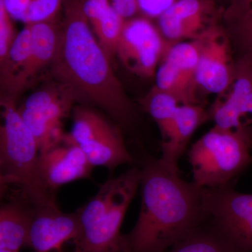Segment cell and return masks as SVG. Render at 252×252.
<instances>
[{"instance_id": "26", "label": "cell", "mask_w": 252, "mask_h": 252, "mask_svg": "<svg viewBox=\"0 0 252 252\" xmlns=\"http://www.w3.org/2000/svg\"><path fill=\"white\" fill-rule=\"evenodd\" d=\"M177 0H137L140 16L157 20Z\"/></svg>"}, {"instance_id": "19", "label": "cell", "mask_w": 252, "mask_h": 252, "mask_svg": "<svg viewBox=\"0 0 252 252\" xmlns=\"http://www.w3.org/2000/svg\"><path fill=\"white\" fill-rule=\"evenodd\" d=\"M82 9L94 36L112 61L116 56L125 19L109 0H82Z\"/></svg>"}, {"instance_id": "6", "label": "cell", "mask_w": 252, "mask_h": 252, "mask_svg": "<svg viewBox=\"0 0 252 252\" xmlns=\"http://www.w3.org/2000/svg\"><path fill=\"white\" fill-rule=\"evenodd\" d=\"M171 45L152 20L136 16L125 20L116 56L129 72L150 79L155 77L159 64Z\"/></svg>"}, {"instance_id": "24", "label": "cell", "mask_w": 252, "mask_h": 252, "mask_svg": "<svg viewBox=\"0 0 252 252\" xmlns=\"http://www.w3.org/2000/svg\"><path fill=\"white\" fill-rule=\"evenodd\" d=\"M64 0H32L25 24L54 21Z\"/></svg>"}, {"instance_id": "7", "label": "cell", "mask_w": 252, "mask_h": 252, "mask_svg": "<svg viewBox=\"0 0 252 252\" xmlns=\"http://www.w3.org/2000/svg\"><path fill=\"white\" fill-rule=\"evenodd\" d=\"M72 140L94 167L114 170L133 162L119 129L94 111L79 119L73 132Z\"/></svg>"}, {"instance_id": "9", "label": "cell", "mask_w": 252, "mask_h": 252, "mask_svg": "<svg viewBox=\"0 0 252 252\" xmlns=\"http://www.w3.org/2000/svg\"><path fill=\"white\" fill-rule=\"evenodd\" d=\"M200 38L172 44L156 72L155 86L175 96L180 104H200L196 70Z\"/></svg>"}, {"instance_id": "8", "label": "cell", "mask_w": 252, "mask_h": 252, "mask_svg": "<svg viewBox=\"0 0 252 252\" xmlns=\"http://www.w3.org/2000/svg\"><path fill=\"white\" fill-rule=\"evenodd\" d=\"M140 167L125 172V180L107 212L81 232L73 252H125L121 228L126 212L140 185Z\"/></svg>"}, {"instance_id": "4", "label": "cell", "mask_w": 252, "mask_h": 252, "mask_svg": "<svg viewBox=\"0 0 252 252\" xmlns=\"http://www.w3.org/2000/svg\"><path fill=\"white\" fill-rule=\"evenodd\" d=\"M249 127L228 130L214 126L192 146L189 160L199 188H217L231 181L252 161Z\"/></svg>"}, {"instance_id": "30", "label": "cell", "mask_w": 252, "mask_h": 252, "mask_svg": "<svg viewBox=\"0 0 252 252\" xmlns=\"http://www.w3.org/2000/svg\"><path fill=\"white\" fill-rule=\"evenodd\" d=\"M213 1H215L218 6H220V3L222 2V1H228V3H229L231 0H213Z\"/></svg>"}, {"instance_id": "2", "label": "cell", "mask_w": 252, "mask_h": 252, "mask_svg": "<svg viewBox=\"0 0 252 252\" xmlns=\"http://www.w3.org/2000/svg\"><path fill=\"white\" fill-rule=\"evenodd\" d=\"M140 169L142 203L136 224L123 234L125 252H166L206 221L201 188L179 169L149 159Z\"/></svg>"}, {"instance_id": "11", "label": "cell", "mask_w": 252, "mask_h": 252, "mask_svg": "<svg viewBox=\"0 0 252 252\" xmlns=\"http://www.w3.org/2000/svg\"><path fill=\"white\" fill-rule=\"evenodd\" d=\"M222 9L213 0H177L157 18V27L170 44L195 40L220 22Z\"/></svg>"}, {"instance_id": "23", "label": "cell", "mask_w": 252, "mask_h": 252, "mask_svg": "<svg viewBox=\"0 0 252 252\" xmlns=\"http://www.w3.org/2000/svg\"><path fill=\"white\" fill-rule=\"evenodd\" d=\"M142 104L144 110L157 123L165 140L174 116L181 105L178 99L154 85L142 99Z\"/></svg>"}, {"instance_id": "27", "label": "cell", "mask_w": 252, "mask_h": 252, "mask_svg": "<svg viewBox=\"0 0 252 252\" xmlns=\"http://www.w3.org/2000/svg\"><path fill=\"white\" fill-rule=\"evenodd\" d=\"M32 0H4L5 9L11 19L25 23Z\"/></svg>"}, {"instance_id": "16", "label": "cell", "mask_w": 252, "mask_h": 252, "mask_svg": "<svg viewBox=\"0 0 252 252\" xmlns=\"http://www.w3.org/2000/svg\"><path fill=\"white\" fill-rule=\"evenodd\" d=\"M31 26V48L27 61L13 83L6 97L16 99L33 78L47 64L56 54L59 28L54 21L28 24Z\"/></svg>"}, {"instance_id": "18", "label": "cell", "mask_w": 252, "mask_h": 252, "mask_svg": "<svg viewBox=\"0 0 252 252\" xmlns=\"http://www.w3.org/2000/svg\"><path fill=\"white\" fill-rule=\"evenodd\" d=\"M220 24L235 60L252 61V0H231L222 9Z\"/></svg>"}, {"instance_id": "1", "label": "cell", "mask_w": 252, "mask_h": 252, "mask_svg": "<svg viewBox=\"0 0 252 252\" xmlns=\"http://www.w3.org/2000/svg\"><path fill=\"white\" fill-rule=\"evenodd\" d=\"M53 72L75 95L106 111L123 126L136 112L113 70L111 60L94 36L82 9V0H64Z\"/></svg>"}, {"instance_id": "25", "label": "cell", "mask_w": 252, "mask_h": 252, "mask_svg": "<svg viewBox=\"0 0 252 252\" xmlns=\"http://www.w3.org/2000/svg\"><path fill=\"white\" fill-rule=\"evenodd\" d=\"M16 34L11 18L5 9L4 0H0V67L7 56Z\"/></svg>"}, {"instance_id": "28", "label": "cell", "mask_w": 252, "mask_h": 252, "mask_svg": "<svg viewBox=\"0 0 252 252\" xmlns=\"http://www.w3.org/2000/svg\"><path fill=\"white\" fill-rule=\"evenodd\" d=\"M114 9L125 20L135 17L138 13L137 0H109Z\"/></svg>"}, {"instance_id": "15", "label": "cell", "mask_w": 252, "mask_h": 252, "mask_svg": "<svg viewBox=\"0 0 252 252\" xmlns=\"http://www.w3.org/2000/svg\"><path fill=\"white\" fill-rule=\"evenodd\" d=\"M38 167L44 185L54 193L66 184L88 178L94 167L80 147L67 144L39 154Z\"/></svg>"}, {"instance_id": "31", "label": "cell", "mask_w": 252, "mask_h": 252, "mask_svg": "<svg viewBox=\"0 0 252 252\" xmlns=\"http://www.w3.org/2000/svg\"><path fill=\"white\" fill-rule=\"evenodd\" d=\"M0 252H16L9 250H0Z\"/></svg>"}, {"instance_id": "5", "label": "cell", "mask_w": 252, "mask_h": 252, "mask_svg": "<svg viewBox=\"0 0 252 252\" xmlns=\"http://www.w3.org/2000/svg\"><path fill=\"white\" fill-rule=\"evenodd\" d=\"M207 221L240 252H252V193L237 191L230 185L201 188Z\"/></svg>"}, {"instance_id": "3", "label": "cell", "mask_w": 252, "mask_h": 252, "mask_svg": "<svg viewBox=\"0 0 252 252\" xmlns=\"http://www.w3.org/2000/svg\"><path fill=\"white\" fill-rule=\"evenodd\" d=\"M0 158L11 184L21 187L32 206L57 205L54 193L46 187L39 174L37 144L18 112L16 99L1 96Z\"/></svg>"}, {"instance_id": "13", "label": "cell", "mask_w": 252, "mask_h": 252, "mask_svg": "<svg viewBox=\"0 0 252 252\" xmlns=\"http://www.w3.org/2000/svg\"><path fill=\"white\" fill-rule=\"evenodd\" d=\"M215 126L228 130L252 124V61L234 60L233 79L228 90L208 111Z\"/></svg>"}, {"instance_id": "21", "label": "cell", "mask_w": 252, "mask_h": 252, "mask_svg": "<svg viewBox=\"0 0 252 252\" xmlns=\"http://www.w3.org/2000/svg\"><path fill=\"white\" fill-rule=\"evenodd\" d=\"M166 252H240L206 221L177 242Z\"/></svg>"}, {"instance_id": "12", "label": "cell", "mask_w": 252, "mask_h": 252, "mask_svg": "<svg viewBox=\"0 0 252 252\" xmlns=\"http://www.w3.org/2000/svg\"><path fill=\"white\" fill-rule=\"evenodd\" d=\"M200 39L196 70L198 89L221 95L231 84L234 69L229 41L220 22L209 28Z\"/></svg>"}, {"instance_id": "17", "label": "cell", "mask_w": 252, "mask_h": 252, "mask_svg": "<svg viewBox=\"0 0 252 252\" xmlns=\"http://www.w3.org/2000/svg\"><path fill=\"white\" fill-rule=\"evenodd\" d=\"M210 119L208 111L201 104H181L162 145L159 160L167 166L178 169L179 158L197 128Z\"/></svg>"}, {"instance_id": "14", "label": "cell", "mask_w": 252, "mask_h": 252, "mask_svg": "<svg viewBox=\"0 0 252 252\" xmlns=\"http://www.w3.org/2000/svg\"><path fill=\"white\" fill-rule=\"evenodd\" d=\"M81 231L77 212L64 213L58 205L33 207L28 248L34 252H62L61 249L64 244L77 243Z\"/></svg>"}, {"instance_id": "29", "label": "cell", "mask_w": 252, "mask_h": 252, "mask_svg": "<svg viewBox=\"0 0 252 252\" xmlns=\"http://www.w3.org/2000/svg\"><path fill=\"white\" fill-rule=\"evenodd\" d=\"M10 184H11V180L5 174L4 169H3L2 162L0 158V200L4 198L6 189L8 188V185Z\"/></svg>"}, {"instance_id": "22", "label": "cell", "mask_w": 252, "mask_h": 252, "mask_svg": "<svg viewBox=\"0 0 252 252\" xmlns=\"http://www.w3.org/2000/svg\"><path fill=\"white\" fill-rule=\"evenodd\" d=\"M31 41V26L26 24L22 31L16 34L6 59L0 67L1 97L7 96L15 79L24 67L29 55Z\"/></svg>"}, {"instance_id": "10", "label": "cell", "mask_w": 252, "mask_h": 252, "mask_svg": "<svg viewBox=\"0 0 252 252\" xmlns=\"http://www.w3.org/2000/svg\"><path fill=\"white\" fill-rule=\"evenodd\" d=\"M76 97L67 86L46 88L31 94L18 112L35 138L39 154L46 153L51 132L61 126Z\"/></svg>"}, {"instance_id": "20", "label": "cell", "mask_w": 252, "mask_h": 252, "mask_svg": "<svg viewBox=\"0 0 252 252\" xmlns=\"http://www.w3.org/2000/svg\"><path fill=\"white\" fill-rule=\"evenodd\" d=\"M31 204L14 201L0 206V250L19 252L28 247L32 217Z\"/></svg>"}]
</instances>
